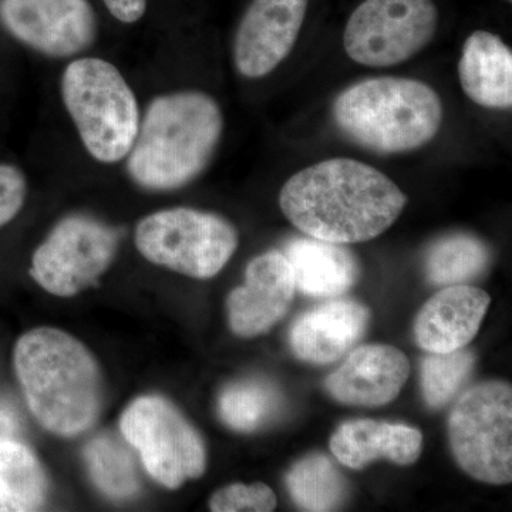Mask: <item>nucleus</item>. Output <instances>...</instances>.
Here are the masks:
<instances>
[{
  "mask_svg": "<svg viewBox=\"0 0 512 512\" xmlns=\"http://www.w3.org/2000/svg\"><path fill=\"white\" fill-rule=\"evenodd\" d=\"M407 197L362 161L332 158L289 178L279 194L285 217L308 237L348 245L375 239L402 215Z\"/></svg>",
  "mask_w": 512,
  "mask_h": 512,
  "instance_id": "1",
  "label": "nucleus"
},
{
  "mask_svg": "<svg viewBox=\"0 0 512 512\" xmlns=\"http://www.w3.org/2000/svg\"><path fill=\"white\" fill-rule=\"evenodd\" d=\"M16 376L30 412L56 436L89 430L103 406V377L90 350L55 328H37L18 340Z\"/></svg>",
  "mask_w": 512,
  "mask_h": 512,
  "instance_id": "2",
  "label": "nucleus"
},
{
  "mask_svg": "<svg viewBox=\"0 0 512 512\" xmlns=\"http://www.w3.org/2000/svg\"><path fill=\"white\" fill-rule=\"evenodd\" d=\"M224 119L217 101L201 92L157 97L128 153V173L141 187L168 191L191 183L210 165Z\"/></svg>",
  "mask_w": 512,
  "mask_h": 512,
  "instance_id": "3",
  "label": "nucleus"
},
{
  "mask_svg": "<svg viewBox=\"0 0 512 512\" xmlns=\"http://www.w3.org/2000/svg\"><path fill=\"white\" fill-rule=\"evenodd\" d=\"M333 117L346 136L367 150L409 153L437 136L443 104L436 90L420 80L376 77L340 93Z\"/></svg>",
  "mask_w": 512,
  "mask_h": 512,
  "instance_id": "4",
  "label": "nucleus"
},
{
  "mask_svg": "<svg viewBox=\"0 0 512 512\" xmlns=\"http://www.w3.org/2000/svg\"><path fill=\"white\" fill-rule=\"evenodd\" d=\"M62 97L84 147L96 160L113 164L128 156L140 113L117 67L97 57L74 60L63 73Z\"/></svg>",
  "mask_w": 512,
  "mask_h": 512,
  "instance_id": "5",
  "label": "nucleus"
},
{
  "mask_svg": "<svg viewBox=\"0 0 512 512\" xmlns=\"http://www.w3.org/2000/svg\"><path fill=\"white\" fill-rule=\"evenodd\" d=\"M136 245L153 264L191 278L208 279L220 274L237 251L238 232L220 215L174 208L154 212L138 222Z\"/></svg>",
  "mask_w": 512,
  "mask_h": 512,
  "instance_id": "6",
  "label": "nucleus"
},
{
  "mask_svg": "<svg viewBox=\"0 0 512 512\" xmlns=\"http://www.w3.org/2000/svg\"><path fill=\"white\" fill-rule=\"evenodd\" d=\"M448 439L468 476L487 484L511 483V384L488 382L467 390L448 416Z\"/></svg>",
  "mask_w": 512,
  "mask_h": 512,
  "instance_id": "7",
  "label": "nucleus"
},
{
  "mask_svg": "<svg viewBox=\"0 0 512 512\" xmlns=\"http://www.w3.org/2000/svg\"><path fill=\"white\" fill-rule=\"evenodd\" d=\"M120 430L157 483L175 490L201 477L207 451L197 430L165 399L140 397L127 407Z\"/></svg>",
  "mask_w": 512,
  "mask_h": 512,
  "instance_id": "8",
  "label": "nucleus"
},
{
  "mask_svg": "<svg viewBox=\"0 0 512 512\" xmlns=\"http://www.w3.org/2000/svg\"><path fill=\"white\" fill-rule=\"evenodd\" d=\"M437 25L433 0H365L348 20L343 45L356 63L390 67L429 45Z\"/></svg>",
  "mask_w": 512,
  "mask_h": 512,
  "instance_id": "9",
  "label": "nucleus"
},
{
  "mask_svg": "<svg viewBox=\"0 0 512 512\" xmlns=\"http://www.w3.org/2000/svg\"><path fill=\"white\" fill-rule=\"evenodd\" d=\"M117 247L114 229L92 218H66L36 249L33 278L52 295L70 298L94 285L107 271Z\"/></svg>",
  "mask_w": 512,
  "mask_h": 512,
  "instance_id": "10",
  "label": "nucleus"
},
{
  "mask_svg": "<svg viewBox=\"0 0 512 512\" xmlns=\"http://www.w3.org/2000/svg\"><path fill=\"white\" fill-rule=\"evenodd\" d=\"M0 18L20 42L52 57L77 55L96 37L89 0H2Z\"/></svg>",
  "mask_w": 512,
  "mask_h": 512,
  "instance_id": "11",
  "label": "nucleus"
},
{
  "mask_svg": "<svg viewBox=\"0 0 512 512\" xmlns=\"http://www.w3.org/2000/svg\"><path fill=\"white\" fill-rule=\"evenodd\" d=\"M309 0H254L239 23L234 42L238 72L259 79L275 70L292 52Z\"/></svg>",
  "mask_w": 512,
  "mask_h": 512,
  "instance_id": "12",
  "label": "nucleus"
},
{
  "mask_svg": "<svg viewBox=\"0 0 512 512\" xmlns=\"http://www.w3.org/2000/svg\"><path fill=\"white\" fill-rule=\"evenodd\" d=\"M295 281L285 254L269 251L249 262L245 285L228 296L229 326L235 335L252 338L279 322L295 295Z\"/></svg>",
  "mask_w": 512,
  "mask_h": 512,
  "instance_id": "13",
  "label": "nucleus"
},
{
  "mask_svg": "<svg viewBox=\"0 0 512 512\" xmlns=\"http://www.w3.org/2000/svg\"><path fill=\"white\" fill-rule=\"evenodd\" d=\"M410 375L406 355L389 345L360 346L326 379L333 399L353 406L377 407L393 402Z\"/></svg>",
  "mask_w": 512,
  "mask_h": 512,
  "instance_id": "14",
  "label": "nucleus"
},
{
  "mask_svg": "<svg viewBox=\"0 0 512 512\" xmlns=\"http://www.w3.org/2000/svg\"><path fill=\"white\" fill-rule=\"evenodd\" d=\"M491 298L470 285H451L424 303L414 322L420 348L447 353L466 348L480 330Z\"/></svg>",
  "mask_w": 512,
  "mask_h": 512,
  "instance_id": "15",
  "label": "nucleus"
},
{
  "mask_svg": "<svg viewBox=\"0 0 512 512\" xmlns=\"http://www.w3.org/2000/svg\"><path fill=\"white\" fill-rule=\"evenodd\" d=\"M370 312L362 303L339 299L323 303L293 323L289 342L305 362L328 365L345 355L362 338Z\"/></svg>",
  "mask_w": 512,
  "mask_h": 512,
  "instance_id": "16",
  "label": "nucleus"
},
{
  "mask_svg": "<svg viewBox=\"0 0 512 512\" xmlns=\"http://www.w3.org/2000/svg\"><path fill=\"white\" fill-rule=\"evenodd\" d=\"M423 447V434L402 423L353 420L343 423L330 439V450L343 466L362 470L377 458L399 466L416 463Z\"/></svg>",
  "mask_w": 512,
  "mask_h": 512,
  "instance_id": "17",
  "label": "nucleus"
},
{
  "mask_svg": "<svg viewBox=\"0 0 512 512\" xmlns=\"http://www.w3.org/2000/svg\"><path fill=\"white\" fill-rule=\"evenodd\" d=\"M458 77L468 99L487 109L512 104V52L501 37L484 30L468 36L458 62Z\"/></svg>",
  "mask_w": 512,
  "mask_h": 512,
  "instance_id": "18",
  "label": "nucleus"
},
{
  "mask_svg": "<svg viewBox=\"0 0 512 512\" xmlns=\"http://www.w3.org/2000/svg\"><path fill=\"white\" fill-rule=\"evenodd\" d=\"M285 256L295 288L316 298H333L352 288L359 276L356 256L348 248L316 238H293Z\"/></svg>",
  "mask_w": 512,
  "mask_h": 512,
  "instance_id": "19",
  "label": "nucleus"
},
{
  "mask_svg": "<svg viewBox=\"0 0 512 512\" xmlns=\"http://www.w3.org/2000/svg\"><path fill=\"white\" fill-rule=\"evenodd\" d=\"M46 494V474L35 454L19 441L0 439V512L40 510Z\"/></svg>",
  "mask_w": 512,
  "mask_h": 512,
  "instance_id": "20",
  "label": "nucleus"
},
{
  "mask_svg": "<svg viewBox=\"0 0 512 512\" xmlns=\"http://www.w3.org/2000/svg\"><path fill=\"white\" fill-rule=\"evenodd\" d=\"M286 487L302 511H336L348 497V484L338 467L322 454H311L293 464Z\"/></svg>",
  "mask_w": 512,
  "mask_h": 512,
  "instance_id": "21",
  "label": "nucleus"
},
{
  "mask_svg": "<svg viewBox=\"0 0 512 512\" xmlns=\"http://www.w3.org/2000/svg\"><path fill=\"white\" fill-rule=\"evenodd\" d=\"M490 251L481 239L453 234L434 242L426 256V274L433 285H463L483 274Z\"/></svg>",
  "mask_w": 512,
  "mask_h": 512,
  "instance_id": "22",
  "label": "nucleus"
},
{
  "mask_svg": "<svg viewBox=\"0 0 512 512\" xmlns=\"http://www.w3.org/2000/svg\"><path fill=\"white\" fill-rule=\"evenodd\" d=\"M281 407V394L265 380L251 379L229 384L221 393L218 410L231 429L251 433L274 419Z\"/></svg>",
  "mask_w": 512,
  "mask_h": 512,
  "instance_id": "23",
  "label": "nucleus"
},
{
  "mask_svg": "<svg viewBox=\"0 0 512 512\" xmlns=\"http://www.w3.org/2000/svg\"><path fill=\"white\" fill-rule=\"evenodd\" d=\"M94 483L111 498L131 497L138 490V478L133 457L114 437H96L84 451Z\"/></svg>",
  "mask_w": 512,
  "mask_h": 512,
  "instance_id": "24",
  "label": "nucleus"
},
{
  "mask_svg": "<svg viewBox=\"0 0 512 512\" xmlns=\"http://www.w3.org/2000/svg\"><path fill=\"white\" fill-rule=\"evenodd\" d=\"M474 355L468 350L431 353L421 362V389L431 409L446 406L473 370Z\"/></svg>",
  "mask_w": 512,
  "mask_h": 512,
  "instance_id": "25",
  "label": "nucleus"
},
{
  "mask_svg": "<svg viewBox=\"0 0 512 512\" xmlns=\"http://www.w3.org/2000/svg\"><path fill=\"white\" fill-rule=\"evenodd\" d=\"M211 511L269 512L276 508V495L268 485L231 484L212 495Z\"/></svg>",
  "mask_w": 512,
  "mask_h": 512,
  "instance_id": "26",
  "label": "nucleus"
},
{
  "mask_svg": "<svg viewBox=\"0 0 512 512\" xmlns=\"http://www.w3.org/2000/svg\"><path fill=\"white\" fill-rule=\"evenodd\" d=\"M25 175L13 165L0 164V227L12 221L26 200Z\"/></svg>",
  "mask_w": 512,
  "mask_h": 512,
  "instance_id": "27",
  "label": "nucleus"
},
{
  "mask_svg": "<svg viewBox=\"0 0 512 512\" xmlns=\"http://www.w3.org/2000/svg\"><path fill=\"white\" fill-rule=\"evenodd\" d=\"M114 18L123 23H134L143 18L147 0H103Z\"/></svg>",
  "mask_w": 512,
  "mask_h": 512,
  "instance_id": "28",
  "label": "nucleus"
}]
</instances>
